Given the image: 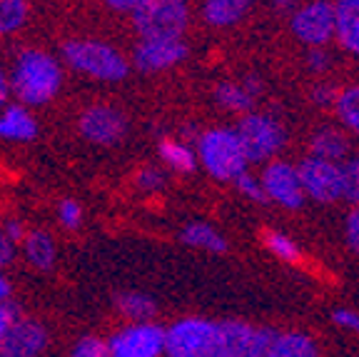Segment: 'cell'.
Returning <instances> with one entry per match:
<instances>
[{"label":"cell","instance_id":"1","mask_svg":"<svg viewBox=\"0 0 359 357\" xmlns=\"http://www.w3.org/2000/svg\"><path fill=\"white\" fill-rule=\"evenodd\" d=\"M62 63L57 56L43 51V48H22L18 51L8 80H11V95L15 103L30 108L50 105L62 90Z\"/></svg>","mask_w":359,"mask_h":357},{"label":"cell","instance_id":"2","mask_svg":"<svg viewBox=\"0 0 359 357\" xmlns=\"http://www.w3.org/2000/svg\"><path fill=\"white\" fill-rule=\"evenodd\" d=\"M60 58L70 70L97 83H123L130 75V58L112 43L97 38H70L62 43Z\"/></svg>","mask_w":359,"mask_h":357},{"label":"cell","instance_id":"3","mask_svg":"<svg viewBox=\"0 0 359 357\" xmlns=\"http://www.w3.org/2000/svg\"><path fill=\"white\" fill-rule=\"evenodd\" d=\"M197 162L208 170L215 180L235 183L242 173H247V157L235 128H212L197 138L195 148Z\"/></svg>","mask_w":359,"mask_h":357},{"label":"cell","instance_id":"4","mask_svg":"<svg viewBox=\"0 0 359 357\" xmlns=\"http://www.w3.org/2000/svg\"><path fill=\"white\" fill-rule=\"evenodd\" d=\"M140 40H180L190 25L187 0H142L130 13Z\"/></svg>","mask_w":359,"mask_h":357},{"label":"cell","instance_id":"5","mask_svg":"<svg viewBox=\"0 0 359 357\" xmlns=\"http://www.w3.org/2000/svg\"><path fill=\"white\" fill-rule=\"evenodd\" d=\"M217 323L208 318H182L165 327V357H212Z\"/></svg>","mask_w":359,"mask_h":357},{"label":"cell","instance_id":"6","mask_svg":"<svg viewBox=\"0 0 359 357\" xmlns=\"http://www.w3.org/2000/svg\"><path fill=\"white\" fill-rule=\"evenodd\" d=\"M272 335H275L272 330L257 327V325L224 320L217 323L212 357H264Z\"/></svg>","mask_w":359,"mask_h":357},{"label":"cell","instance_id":"7","mask_svg":"<svg viewBox=\"0 0 359 357\" xmlns=\"http://www.w3.org/2000/svg\"><path fill=\"white\" fill-rule=\"evenodd\" d=\"M128 115L120 108L95 103L80 110L78 115V133L85 143L97 148H112L120 145L128 138Z\"/></svg>","mask_w":359,"mask_h":357},{"label":"cell","instance_id":"8","mask_svg":"<svg viewBox=\"0 0 359 357\" xmlns=\"http://www.w3.org/2000/svg\"><path fill=\"white\" fill-rule=\"evenodd\" d=\"M235 133L242 143L247 162H264L269 157H275L287 140L285 130L275 117L259 115V112H250L242 117Z\"/></svg>","mask_w":359,"mask_h":357},{"label":"cell","instance_id":"9","mask_svg":"<svg viewBox=\"0 0 359 357\" xmlns=\"http://www.w3.org/2000/svg\"><path fill=\"white\" fill-rule=\"evenodd\" d=\"M107 357H165V327L152 323H125L105 337Z\"/></svg>","mask_w":359,"mask_h":357},{"label":"cell","instance_id":"10","mask_svg":"<svg viewBox=\"0 0 359 357\" xmlns=\"http://www.w3.org/2000/svg\"><path fill=\"white\" fill-rule=\"evenodd\" d=\"M299 183H302L304 197L317 202H334L342 197V175L339 162L322 160V157H304L297 165Z\"/></svg>","mask_w":359,"mask_h":357},{"label":"cell","instance_id":"11","mask_svg":"<svg viewBox=\"0 0 359 357\" xmlns=\"http://www.w3.org/2000/svg\"><path fill=\"white\" fill-rule=\"evenodd\" d=\"M259 183H262L267 200L277 202L287 210H297L304 205V190L299 183L297 165H290L285 160L267 162L264 173L259 175Z\"/></svg>","mask_w":359,"mask_h":357},{"label":"cell","instance_id":"12","mask_svg":"<svg viewBox=\"0 0 359 357\" xmlns=\"http://www.w3.org/2000/svg\"><path fill=\"white\" fill-rule=\"evenodd\" d=\"M292 30L304 45L325 48L334 38V6L327 0H314L302 6L292 18Z\"/></svg>","mask_w":359,"mask_h":357},{"label":"cell","instance_id":"13","mask_svg":"<svg viewBox=\"0 0 359 357\" xmlns=\"http://www.w3.org/2000/svg\"><path fill=\"white\" fill-rule=\"evenodd\" d=\"M48 347H50L48 325L20 315L8 330L3 347H0V357H43Z\"/></svg>","mask_w":359,"mask_h":357},{"label":"cell","instance_id":"14","mask_svg":"<svg viewBox=\"0 0 359 357\" xmlns=\"http://www.w3.org/2000/svg\"><path fill=\"white\" fill-rule=\"evenodd\" d=\"M190 48L182 38L180 40H137L133 48L130 65L140 73H163L185 60Z\"/></svg>","mask_w":359,"mask_h":357},{"label":"cell","instance_id":"15","mask_svg":"<svg viewBox=\"0 0 359 357\" xmlns=\"http://www.w3.org/2000/svg\"><path fill=\"white\" fill-rule=\"evenodd\" d=\"M38 138V117L20 103H8L0 110V140L6 143H33Z\"/></svg>","mask_w":359,"mask_h":357},{"label":"cell","instance_id":"16","mask_svg":"<svg viewBox=\"0 0 359 357\" xmlns=\"http://www.w3.org/2000/svg\"><path fill=\"white\" fill-rule=\"evenodd\" d=\"M20 245H22V255H25V263L30 268L38 270V273L53 270V265L57 260V245L48 230H28Z\"/></svg>","mask_w":359,"mask_h":357},{"label":"cell","instance_id":"17","mask_svg":"<svg viewBox=\"0 0 359 357\" xmlns=\"http://www.w3.org/2000/svg\"><path fill=\"white\" fill-rule=\"evenodd\" d=\"M334 38L359 58V0H339L334 6Z\"/></svg>","mask_w":359,"mask_h":357},{"label":"cell","instance_id":"18","mask_svg":"<svg viewBox=\"0 0 359 357\" xmlns=\"http://www.w3.org/2000/svg\"><path fill=\"white\" fill-rule=\"evenodd\" d=\"M264 357H320V350L307 332L290 330V332H275L272 335Z\"/></svg>","mask_w":359,"mask_h":357},{"label":"cell","instance_id":"19","mask_svg":"<svg viewBox=\"0 0 359 357\" xmlns=\"http://www.w3.org/2000/svg\"><path fill=\"white\" fill-rule=\"evenodd\" d=\"M115 310L128 323H152L157 315V302L147 292L125 290L115 295Z\"/></svg>","mask_w":359,"mask_h":357},{"label":"cell","instance_id":"20","mask_svg":"<svg viewBox=\"0 0 359 357\" xmlns=\"http://www.w3.org/2000/svg\"><path fill=\"white\" fill-rule=\"evenodd\" d=\"M252 0H202V18L212 28H230L245 18Z\"/></svg>","mask_w":359,"mask_h":357},{"label":"cell","instance_id":"21","mask_svg":"<svg viewBox=\"0 0 359 357\" xmlns=\"http://www.w3.org/2000/svg\"><path fill=\"white\" fill-rule=\"evenodd\" d=\"M180 240L190 247H197V250H208V252H224L227 250V240H224V235L208 223L185 225V230L180 233Z\"/></svg>","mask_w":359,"mask_h":357},{"label":"cell","instance_id":"22","mask_svg":"<svg viewBox=\"0 0 359 357\" xmlns=\"http://www.w3.org/2000/svg\"><path fill=\"white\" fill-rule=\"evenodd\" d=\"M349 152V140L344 133L334 128H325L320 133H314L312 138V157H322L330 162H342Z\"/></svg>","mask_w":359,"mask_h":357},{"label":"cell","instance_id":"23","mask_svg":"<svg viewBox=\"0 0 359 357\" xmlns=\"http://www.w3.org/2000/svg\"><path fill=\"white\" fill-rule=\"evenodd\" d=\"M157 152L163 157V162L168 168H172L175 173H192L197 168V155L190 145L177 143V140H160Z\"/></svg>","mask_w":359,"mask_h":357},{"label":"cell","instance_id":"24","mask_svg":"<svg viewBox=\"0 0 359 357\" xmlns=\"http://www.w3.org/2000/svg\"><path fill=\"white\" fill-rule=\"evenodd\" d=\"M28 20H30L28 0H0V38L22 30Z\"/></svg>","mask_w":359,"mask_h":357},{"label":"cell","instance_id":"25","mask_svg":"<svg viewBox=\"0 0 359 357\" xmlns=\"http://www.w3.org/2000/svg\"><path fill=\"white\" fill-rule=\"evenodd\" d=\"M215 100L219 108L230 112H247L252 108V95L247 93L245 85L240 83H219L215 88Z\"/></svg>","mask_w":359,"mask_h":357},{"label":"cell","instance_id":"26","mask_svg":"<svg viewBox=\"0 0 359 357\" xmlns=\"http://www.w3.org/2000/svg\"><path fill=\"white\" fill-rule=\"evenodd\" d=\"M334 110L339 115V120L344 123V128H349L354 135H359V85L337 93Z\"/></svg>","mask_w":359,"mask_h":357},{"label":"cell","instance_id":"27","mask_svg":"<svg viewBox=\"0 0 359 357\" xmlns=\"http://www.w3.org/2000/svg\"><path fill=\"white\" fill-rule=\"evenodd\" d=\"M339 175H342V197L359 205V155L339 162Z\"/></svg>","mask_w":359,"mask_h":357},{"label":"cell","instance_id":"28","mask_svg":"<svg viewBox=\"0 0 359 357\" xmlns=\"http://www.w3.org/2000/svg\"><path fill=\"white\" fill-rule=\"evenodd\" d=\"M264 242L272 252H275L280 260L285 263H297L299 260V247L292 242V238H287L285 233H277V230H267L264 233Z\"/></svg>","mask_w":359,"mask_h":357},{"label":"cell","instance_id":"29","mask_svg":"<svg viewBox=\"0 0 359 357\" xmlns=\"http://www.w3.org/2000/svg\"><path fill=\"white\" fill-rule=\"evenodd\" d=\"M57 223L62 230H78L83 225V205L73 197H62L57 202Z\"/></svg>","mask_w":359,"mask_h":357},{"label":"cell","instance_id":"30","mask_svg":"<svg viewBox=\"0 0 359 357\" xmlns=\"http://www.w3.org/2000/svg\"><path fill=\"white\" fill-rule=\"evenodd\" d=\"M67 357H107V345L97 335H83L70 347Z\"/></svg>","mask_w":359,"mask_h":357},{"label":"cell","instance_id":"31","mask_svg":"<svg viewBox=\"0 0 359 357\" xmlns=\"http://www.w3.org/2000/svg\"><path fill=\"white\" fill-rule=\"evenodd\" d=\"M135 188L140 190V193H145V195H150V193H157V190H163L165 188L163 170L152 168V165H145V168H140L137 173H135Z\"/></svg>","mask_w":359,"mask_h":357},{"label":"cell","instance_id":"32","mask_svg":"<svg viewBox=\"0 0 359 357\" xmlns=\"http://www.w3.org/2000/svg\"><path fill=\"white\" fill-rule=\"evenodd\" d=\"M235 185H237V190H240L242 195L250 197L252 202H267V195H264L262 183H259V178H255V175L242 173L240 178L235 180Z\"/></svg>","mask_w":359,"mask_h":357},{"label":"cell","instance_id":"33","mask_svg":"<svg viewBox=\"0 0 359 357\" xmlns=\"http://www.w3.org/2000/svg\"><path fill=\"white\" fill-rule=\"evenodd\" d=\"M20 307L15 305V302H3L0 305V347H3V340H6L8 330H11V325L15 323L18 318H20Z\"/></svg>","mask_w":359,"mask_h":357},{"label":"cell","instance_id":"34","mask_svg":"<svg viewBox=\"0 0 359 357\" xmlns=\"http://www.w3.org/2000/svg\"><path fill=\"white\" fill-rule=\"evenodd\" d=\"M0 230H3V235H6L13 245H20L22 238H25V233H28L25 223H22V220H18V218H6V220H3V225H0Z\"/></svg>","mask_w":359,"mask_h":357},{"label":"cell","instance_id":"35","mask_svg":"<svg viewBox=\"0 0 359 357\" xmlns=\"http://www.w3.org/2000/svg\"><path fill=\"white\" fill-rule=\"evenodd\" d=\"M332 320H334V325L349 330V332H359V313H354V310L339 307V310L332 313Z\"/></svg>","mask_w":359,"mask_h":357},{"label":"cell","instance_id":"36","mask_svg":"<svg viewBox=\"0 0 359 357\" xmlns=\"http://www.w3.org/2000/svg\"><path fill=\"white\" fill-rule=\"evenodd\" d=\"M15 255H18V245H13L6 235H3V230H0V270H6L8 265L15 263Z\"/></svg>","mask_w":359,"mask_h":357},{"label":"cell","instance_id":"37","mask_svg":"<svg viewBox=\"0 0 359 357\" xmlns=\"http://www.w3.org/2000/svg\"><path fill=\"white\" fill-rule=\"evenodd\" d=\"M347 242L354 252H359V207L352 210V215L347 218Z\"/></svg>","mask_w":359,"mask_h":357},{"label":"cell","instance_id":"38","mask_svg":"<svg viewBox=\"0 0 359 357\" xmlns=\"http://www.w3.org/2000/svg\"><path fill=\"white\" fill-rule=\"evenodd\" d=\"M309 67H312L314 73H322L327 65H330V56H327L322 48H312V53H309Z\"/></svg>","mask_w":359,"mask_h":357},{"label":"cell","instance_id":"39","mask_svg":"<svg viewBox=\"0 0 359 357\" xmlns=\"http://www.w3.org/2000/svg\"><path fill=\"white\" fill-rule=\"evenodd\" d=\"M312 98H314V103H317V105H334L337 93L330 88V85H320V88H314Z\"/></svg>","mask_w":359,"mask_h":357},{"label":"cell","instance_id":"40","mask_svg":"<svg viewBox=\"0 0 359 357\" xmlns=\"http://www.w3.org/2000/svg\"><path fill=\"white\" fill-rule=\"evenodd\" d=\"M11 100H13V95H11V80H8V70L0 65V110H3V108H6Z\"/></svg>","mask_w":359,"mask_h":357},{"label":"cell","instance_id":"41","mask_svg":"<svg viewBox=\"0 0 359 357\" xmlns=\"http://www.w3.org/2000/svg\"><path fill=\"white\" fill-rule=\"evenodd\" d=\"M102 3L115 13H133L142 0H102Z\"/></svg>","mask_w":359,"mask_h":357},{"label":"cell","instance_id":"42","mask_svg":"<svg viewBox=\"0 0 359 357\" xmlns=\"http://www.w3.org/2000/svg\"><path fill=\"white\" fill-rule=\"evenodd\" d=\"M11 295H13L11 280H8L6 275L0 273V305H3V302H11Z\"/></svg>","mask_w":359,"mask_h":357},{"label":"cell","instance_id":"43","mask_svg":"<svg viewBox=\"0 0 359 357\" xmlns=\"http://www.w3.org/2000/svg\"><path fill=\"white\" fill-rule=\"evenodd\" d=\"M277 6H287V3H290V0H275Z\"/></svg>","mask_w":359,"mask_h":357}]
</instances>
